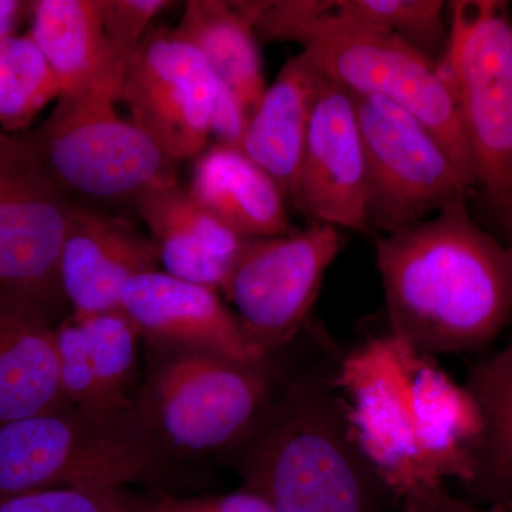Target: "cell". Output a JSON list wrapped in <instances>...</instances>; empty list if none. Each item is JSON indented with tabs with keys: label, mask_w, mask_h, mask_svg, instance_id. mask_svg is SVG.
Returning <instances> with one entry per match:
<instances>
[{
	"label": "cell",
	"mask_w": 512,
	"mask_h": 512,
	"mask_svg": "<svg viewBox=\"0 0 512 512\" xmlns=\"http://www.w3.org/2000/svg\"><path fill=\"white\" fill-rule=\"evenodd\" d=\"M0 512H143L124 488H50L0 495Z\"/></svg>",
	"instance_id": "4316f807"
},
{
	"label": "cell",
	"mask_w": 512,
	"mask_h": 512,
	"mask_svg": "<svg viewBox=\"0 0 512 512\" xmlns=\"http://www.w3.org/2000/svg\"><path fill=\"white\" fill-rule=\"evenodd\" d=\"M231 450L245 490L276 512L399 510L353 437L333 373L296 377Z\"/></svg>",
	"instance_id": "3957f363"
},
{
	"label": "cell",
	"mask_w": 512,
	"mask_h": 512,
	"mask_svg": "<svg viewBox=\"0 0 512 512\" xmlns=\"http://www.w3.org/2000/svg\"><path fill=\"white\" fill-rule=\"evenodd\" d=\"M143 512H276L268 501L252 491L242 490L201 497L164 495L143 504Z\"/></svg>",
	"instance_id": "f1b7e54d"
},
{
	"label": "cell",
	"mask_w": 512,
	"mask_h": 512,
	"mask_svg": "<svg viewBox=\"0 0 512 512\" xmlns=\"http://www.w3.org/2000/svg\"><path fill=\"white\" fill-rule=\"evenodd\" d=\"M171 5L168 0H99L107 42L121 63L128 66L151 20Z\"/></svg>",
	"instance_id": "83f0119b"
},
{
	"label": "cell",
	"mask_w": 512,
	"mask_h": 512,
	"mask_svg": "<svg viewBox=\"0 0 512 512\" xmlns=\"http://www.w3.org/2000/svg\"><path fill=\"white\" fill-rule=\"evenodd\" d=\"M301 46L329 82L355 96L382 97L412 114L440 141L467 187H477L463 114L439 62L399 37L352 29L313 30Z\"/></svg>",
	"instance_id": "52a82bcc"
},
{
	"label": "cell",
	"mask_w": 512,
	"mask_h": 512,
	"mask_svg": "<svg viewBox=\"0 0 512 512\" xmlns=\"http://www.w3.org/2000/svg\"><path fill=\"white\" fill-rule=\"evenodd\" d=\"M32 141L0 134V284L39 303L63 296L59 259L74 204Z\"/></svg>",
	"instance_id": "7c38bea8"
},
{
	"label": "cell",
	"mask_w": 512,
	"mask_h": 512,
	"mask_svg": "<svg viewBox=\"0 0 512 512\" xmlns=\"http://www.w3.org/2000/svg\"><path fill=\"white\" fill-rule=\"evenodd\" d=\"M163 447L136 406L101 417L66 404L0 427V495L141 483L158 474Z\"/></svg>",
	"instance_id": "277c9868"
},
{
	"label": "cell",
	"mask_w": 512,
	"mask_h": 512,
	"mask_svg": "<svg viewBox=\"0 0 512 512\" xmlns=\"http://www.w3.org/2000/svg\"><path fill=\"white\" fill-rule=\"evenodd\" d=\"M397 512H503L500 505L483 507L454 497L443 487L433 493L414 498L399 505Z\"/></svg>",
	"instance_id": "f546056e"
},
{
	"label": "cell",
	"mask_w": 512,
	"mask_h": 512,
	"mask_svg": "<svg viewBox=\"0 0 512 512\" xmlns=\"http://www.w3.org/2000/svg\"><path fill=\"white\" fill-rule=\"evenodd\" d=\"M124 76H109L63 94L32 141L47 170L66 191L126 201L177 183L174 163L117 111Z\"/></svg>",
	"instance_id": "5b68a950"
},
{
	"label": "cell",
	"mask_w": 512,
	"mask_h": 512,
	"mask_svg": "<svg viewBox=\"0 0 512 512\" xmlns=\"http://www.w3.org/2000/svg\"><path fill=\"white\" fill-rule=\"evenodd\" d=\"M136 205L150 229L164 272L221 291L248 239L178 183L147 192Z\"/></svg>",
	"instance_id": "2e32d148"
},
{
	"label": "cell",
	"mask_w": 512,
	"mask_h": 512,
	"mask_svg": "<svg viewBox=\"0 0 512 512\" xmlns=\"http://www.w3.org/2000/svg\"><path fill=\"white\" fill-rule=\"evenodd\" d=\"M507 235L508 241H510V244H508V248H510L512 252V224L510 225V228L507 229Z\"/></svg>",
	"instance_id": "1f68e13d"
},
{
	"label": "cell",
	"mask_w": 512,
	"mask_h": 512,
	"mask_svg": "<svg viewBox=\"0 0 512 512\" xmlns=\"http://www.w3.org/2000/svg\"><path fill=\"white\" fill-rule=\"evenodd\" d=\"M510 72H511V79H512V40H511V46H510Z\"/></svg>",
	"instance_id": "d6a6232c"
},
{
	"label": "cell",
	"mask_w": 512,
	"mask_h": 512,
	"mask_svg": "<svg viewBox=\"0 0 512 512\" xmlns=\"http://www.w3.org/2000/svg\"><path fill=\"white\" fill-rule=\"evenodd\" d=\"M389 332L430 357L476 352L512 325V252L466 200L376 237Z\"/></svg>",
	"instance_id": "7a4b0ae2"
},
{
	"label": "cell",
	"mask_w": 512,
	"mask_h": 512,
	"mask_svg": "<svg viewBox=\"0 0 512 512\" xmlns=\"http://www.w3.org/2000/svg\"><path fill=\"white\" fill-rule=\"evenodd\" d=\"M177 30L200 50L222 89L251 117L266 86L258 36L239 2L188 0Z\"/></svg>",
	"instance_id": "7402d4cb"
},
{
	"label": "cell",
	"mask_w": 512,
	"mask_h": 512,
	"mask_svg": "<svg viewBox=\"0 0 512 512\" xmlns=\"http://www.w3.org/2000/svg\"><path fill=\"white\" fill-rule=\"evenodd\" d=\"M120 308L154 345L202 350L248 366L268 360L218 291L160 269L131 278L121 292Z\"/></svg>",
	"instance_id": "5bb4252c"
},
{
	"label": "cell",
	"mask_w": 512,
	"mask_h": 512,
	"mask_svg": "<svg viewBox=\"0 0 512 512\" xmlns=\"http://www.w3.org/2000/svg\"><path fill=\"white\" fill-rule=\"evenodd\" d=\"M56 342L60 386L66 402L86 413L116 417L107 409L100 392L89 345L79 320L72 316L57 328Z\"/></svg>",
	"instance_id": "484cf974"
},
{
	"label": "cell",
	"mask_w": 512,
	"mask_h": 512,
	"mask_svg": "<svg viewBox=\"0 0 512 512\" xmlns=\"http://www.w3.org/2000/svg\"><path fill=\"white\" fill-rule=\"evenodd\" d=\"M464 389L481 421L470 503L495 507L512 497V336L503 349L471 367Z\"/></svg>",
	"instance_id": "44dd1931"
},
{
	"label": "cell",
	"mask_w": 512,
	"mask_h": 512,
	"mask_svg": "<svg viewBox=\"0 0 512 512\" xmlns=\"http://www.w3.org/2000/svg\"><path fill=\"white\" fill-rule=\"evenodd\" d=\"M158 265L156 245L126 218L74 205L59 259L73 316L121 309L124 285Z\"/></svg>",
	"instance_id": "9a60e30c"
},
{
	"label": "cell",
	"mask_w": 512,
	"mask_h": 512,
	"mask_svg": "<svg viewBox=\"0 0 512 512\" xmlns=\"http://www.w3.org/2000/svg\"><path fill=\"white\" fill-rule=\"evenodd\" d=\"M333 380L356 443L397 507L447 480H473L480 416L434 357L387 332L350 350Z\"/></svg>",
	"instance_id": "6da1fadb"
},
{
	"label": "cell",
	"mask_w": 512,
	"mask_h": 512,
	"mask_svg": "<svg viewBox=\"0 0 512 512\" xmlns=\"http://www.w3.org/2000/svg\"><path fill=\"white\" fill-rule=\"evenodd\" d=\"M62 94L59 80L32 36L0 40V124L8 130L28 126Z\"/></svg>",
	"instance_id": "cb8c5ba5"
},
{
	"label": "cell",
	"mask_w": 512,
	"mask_h": 512,
	"mask_svg": "<svg viewBox=\"0 0 512 512\" xmlns=\"http://www.w3.org/2000/svg\"><path fill=\"white\" fill-rule=\"evenodd\" d=\"M66 404L56 329L39 303L5 289L0 295V427Z\"/></svg>",
	"instance_id": "e0dca14e"
},
{
	"label": "cell",
	"mask_w": 512,
	"mask_h": 512,
	"mask_svg": "<svg viewBox=\"0 0 512 512\" xmlns=\"http://www.w3.org/2000/svg\"><path fill=\"white\" fill-rule=\"evenodd\" d=\"M188 190L248 241L293 231L284 192L241 148L217 143L205 148L195 161Z\"/></svg>",
	"instance_id": "d6986e66"
},
{
	"label": "cell",
	"mask_w": 512,
	"mask_h": 512,
	"mask_svg": "<svg viewBox=\"0 0 512 512\" xmlns=\"http://www.w3.org/2000/svg\"><path fill=\"white\" fill-rule=\"evenodd\" d=\"M292 202L311 222L369 232L366 154L355 94L325 77Z\"/></svg>",
	"instance_id": "4fadbf2b"
},
{
	"label": "cell",
	"mask_w": 512,
	"mask_h": 512,
	"mask_svg": "<svg viewBox=\"0 0 512 512\" xmlns=\"http://www.w3.org/2000/svg\"><path fill=\"white\" fill-rule=\"evenodd\" d=\"M355 100L366 154L369 232L396 234L466 200L470 188L429 128L382 97Z\"/></svg>",
	"instance_id": "9c48e42d"
},
{
	"label": "cell",
	"mask_w": 512,
	"mask_h": 512,
	"mask_svg": "<svg viewBox=\"0 0 512 512\" xmlns=\"http://www.w3.org/2000/svg\"><path fill=\"white\" fill-rule=\"evenodd\" d=\"M222 87L214 70L177 29L147 33L128 63L119 100L173 161L198 157L212 137Z\"/></svg>",
	"instance_id": "8fae6325"
},
{
	"label": "cell",
	"mask_w": 512,
	"mask_h": 512,
	"mask_svg": "<svg viewBox=\"0 0 512 512\" xmlns=\"http://www.w3.org/2000/svg\"><path fill=\"white\" fill-rule=\"evenodd\" d=\"M500 507L503 512H512V497L507 501V503L500 505Z\"/></svg>",
	"instance_id": "4dcf8cb0"
},
{
	"label": "cell",
	"mask_w": 512,
	"mask_h": 512,
	"mask_svg": "<svg viewBox=\"0 0 512 512\" xmlns=\"http://www.w3.org/2000/svg\"><path fill=\"white\" fill-rule=\"evenodd\" d=\"M73 318L79 320L86 335L107 409L113 416L131 412L134 406L128 389L136 370L140 330L121 309Z\"/></svg>",
	"instance_id": "d4e9b609"
},
{
	"label": "cell",
	"mask_w": 512,
	"mask_h": 512,
	"mask_svg": "<svg viewBox=\"0 0 512 512\" xmlns=\"http://www.w3.org/2000/svg\"><path fill=\"white\" fill-rule=\"evenodd\" d=\"M322 82V74L305 53L291 57L266 87L242 138L241 150L274 178L291 201Z\"/></svg>",
	"instance_id": "ac0fdd59"
},
{
	"label": "cell",
	"mask_w": 512,
	"mask_h": 512,
	"mask_svg": "<svg viewBox=\"0 0 512 512\" xmlns=\"http://www.w3.org/2000/svg\"><path fill=\"white\" fill-rule=\"evenodd\" d=\"M441 73L456 94L476 160L477 187L505 231L512 224V26L507 3L451 2Z\"/></svg>",
	"instance_id": "8992f818"
},
{
	"label": "cell",
	"mask_w": 512,
	"mask_h": 512,
	"mask_svg": "<svg viewBox=\"0 0 512 512\" xmlns=\"http://www.w3.org/2000/svg\"><path fill=\"white\" fill-rule=\"evenodd\" d=\"M167 349L137 407L148 427L164 447L180 453L237 446L271 403L265 365H242L202 350Z\"/></svg>",
	"instance_id": "ba28073f"
},
{
	"label": "cell",
	"mask_w": 512,
	"mask_h": 512,
	"mask_svg": "<svg viewBox=\"0 0 512 512\" xmlns=\"http://www.w3.org/2000/svg\"><path fill=\"white\" fill-rule=\"evenodd\" d=\"M30 36L52 67L62 94H72L127 66L111 52L99 0H40L33 3Z\"/></svg>",
	"instance_id": "ffe728a7"
},
{
	"label": "cell",
	"mask_w": 512,
	"mask_h": 512,
	"mask_svg": "<svg viewBox=\"0 0 512 512\" xmlns=\"http://www.w3.org/2000/svg\"><path fill=\"white\" fill-rule=\"evenodd\" d=\"M446 3L440 0H296L292 42L316 29L342 28L396 36L430 59L446 50Z\"/></svg>",
	"instance_id": "603a6c76"
},
{
	"label": "cell",
	"mask_w": 512,
	"mask_h": 512,
	"mask_svg": "<svg viewBox=\"0 0 512 512\" xmlns=\"http://www.w3.org/2000/svg\"><path fill=\"white\" fill-rule=\"evenodd\" d=\"M340 248L338 228L309 222L281 237L249 241L242 249L221 291L266 359L303 328Z\"/></svg>",
	"instance_id": "30bf717a"
}]
</instances>
